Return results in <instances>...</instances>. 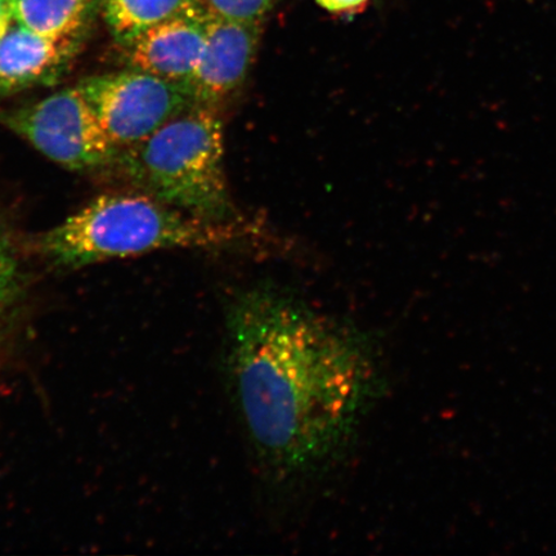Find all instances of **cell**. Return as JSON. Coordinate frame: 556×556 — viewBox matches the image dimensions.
I'll return each mask as SVG.
<instances>
[{"label": "cell", "instance_id": "6da1fadb", "mask_svg": "<svg viewBox=\"0 0 556 556\" xmlns=\"http://www.w3.org/2000/svg\"><path fill=\"white\" fill-rule=\"evenodd\" d=\"M227 340L242 420L278 475H307L346 447L379 384L368 340L269 287L228 304Z\"/></svg>", "mask_w": 556, "mask_h": 556}, {"label": "cell", "instance_id": "7a4b0ae2", "mask_svg": "<svg viewBox=\"0 0 556 556\" xmlns=\"http://www.w3.org/2000/svg\"><path fill=\"white\" fill-rule=\"evenodd\" d=\"M233 222L192 217L148 193L103 194L46 235L43 248L67 266L174 248H217L240 239Z\"/></svg>", "mask_w": 556, "mask_h": 556}, {"label": "cell", "instance_id": "3957f363", "mask_svg": "<svg viewBox=\"0 0 556 556\" xmlns=\"http://www.w3.org/2000/svg\"><path fill=\"white\" fill-rule=\"evenodd\" d=\"M217 109L194 104L125 149L128 177L146 193L199 219L232 222Z\"/></svg>", "mask_w": 556, "mask_h": 556}, {"label": "cell", "instance_id": "277c9868", "mask_svg": "<svg viewBox=\"0 0 556 556\" xmlns=\"http://www.w3.org/2000/svg\"><path fill=\"white\" fill-rule=\"evenodd\" d=\"M0 122L70 170L100 168L119 154L78 86L2 113Z\"/></svg>", "mask_w": 556, "mask_h": 556}, {"label": "cell", "instance_id": "5b68a950", "mask_svg": "<svg viewBox=\"0 0 556 556\" xmlns=\"http://www.w3.org/2000/svg\"><path fill=\"white\" fill-rule=\"evenodd\" d=\"M78 87L119 149L143 141L197 104L187 87L137 68L90 76Z\"/></svg>", "mask_w": 556, "mask_h": 556}, {"label": "cell", "instance_id": "8992f818", "mask_svg": "<svg viewBox=\"0 0 556 556\" xmlns=\"http://www.w3.org/2000/svg\"><path fill=\"white\" fill-rule=\"evenodd\" d=\"M206 40L197 73L187 85L194 103L217 109L242 87L258 50L262 24L205 17Z\"/></svg>", "mask_w": 556, "mask_h": 556}, {"label": "cell", "instance_id": "52a82bcc", "mask_svg": "<svg viewBox=\"0 0 556 556\" xmlns=\"http://www.w3.org/2000/svg\"><path fill=\"white\" fill-rule=\"evenodd\" d=\"M205 17L201 10L152 26L128 47L129 67L187 87L203 58Z\"/></svg>", "mask_w": 556, "mask_h": 556}, {"label": "cell", "instance_id": "ba28073f", "mask_svg": "<svg viewBox=\"0 0 556 556\" xmlns=\"http://www.w3.org/2000/svg\"><path fill=\"white\" fill-rule=\"evenodd\" d=\"M72 53V39H48L13 27L0 40V99L58 79Z\"/></svg>", "mask_w": 556, "mask_h": 556}, {"label": "cell", "instance_id": "9c48e42d", "mask_svg": "<svg viewBox=\"0 0 556 556\" xmlns=\"http://www.w3.org/2000/svg\"><path fill=\"white\" fill-rule=\"evenodd\" d=\"M201 10L199 0H108L106 18L116 39L129 47L152 26Z\"/></svg>", "mask_w": 556, "mask_h": 556}, {"label": "cell", "instance_id": "30bf717a", "mask_svg": "<svg viewBox=\"0 0 556 556\" xmlns=\"http://www.w3.org/2000/svg\"><path fill=\"white\" fill-rule=\"evenodd\" d=\"M13 18L41 37L70 40L85 23L94 0H11Z\"/></svg>", "mask_w": 556, "mask_h": 556}, {"label": "cell", "instance_id": "8fae6325", "mask_svg": "<svg viewBox=\"0 0 556 556\" xmlns=\"http://www.w3.org/2000/svg\"><path fill=\"white\" fill-rule=\"evenodd\" d=\"M276 2L277 0H199L201 9L208 15L250 24H263Z\"/></svg>", "mask_w": 556, "mask_h": 556}, {"label": "cell", "instance_id": "7c38bea8", "mask_svg": "<svg viewBox=\"0 0 556 556\" xmlns=\"http://www.w3.org/2000/svg\"><path fill=\"white\" fill-rule=\"evenodd\" d=\"M17 281V268L11 249L0 236V313L10 303L15 293Z\"/></svg>", "mask_w": 556, "mask_h": 556}, {"label": "cell", "instance_id": "4fadbf2b", "mask_svg": "<svg viewBox=\"0 0 556 556\" xmlns=\"http://www.w3.org/2000/svg\"><path fill=\"white\" fill-rule=\"evenodd\" d=\"M316 3L331 15L351 17L363 13L370 0H316Z\"/></svg>", "mask_w": 556, "mask_h": 556}, {"label": "cell", "instance_id": "5bb4252c", "mask_svg": "<svg viewBox=\"0 0 556 556\" xmlns=\"http://www.w3.org/2000/svg\"><path fill=\"white\" fill-rule=\"evenodd\" d=\"M13 18L11 0H0V40L11 29V20Z\"/></svg>", "mask_w": 556, "mask_h": 556}]
</instances>
